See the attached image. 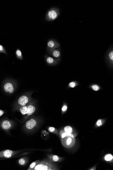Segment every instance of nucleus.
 I'll return each mask as SVG.
<instances>
[{"mask_svg":"<svg viewBox=\"0 0 113 170\" xmlns=\"http://www.w3.org/2000/svg\"><path fill=\"white\" fill-rule=\"evenodd\" d=\"M27 161L25 159L22 158L20 159L19 160V163L20 165H25L27 163Z\"/></svg>","mask_w":113,"mask_h":170,"instance_id":"obj_24","label":"nucleus"},{"mask_svg":"<svg viewBox=\"0 0 113 170\" xmlns=\"http://www.w3.org/2000/svg\"><path fill=\"white\" fill-rule=\"evenodd\" d=\"M40 160L36 161L35 162H33L32 163L31 165H30L29 169H28V170H31L33 169L34 167H36V166L37 164L39 162Z\"/></svg>","mask_w":113,"mask_h":170,"instance_id":"obj_23","label":"nucleus"},{"mask_svg":"<svg viewBox=\"0 0 113 170\" xmlns=\"http://www.w3.org/2000/svg\"><path fill=\"white\" fill-rule=\"evenodd\" d=\"M16 55L18 59L22 60L23 58V55H22V52L21 50L18 49L16 51Z\"/></svg>","mask_w":113,"mask_h":170,"instance_id":"obj_20","label":"nucleus"},{"mask_svg":"<svg viewBox=\"0 0 113 170\" xmlns=\"http://www.w3.org/2000/svg\"><path fill=\"white\" fill-rule=\"evenodd\" d=\"M78 83L76 81H72L70 82L68 84V87L70 88H74L78 86Z\"/></svg>","mask_w":113,"mask_h":170,"instance_id":"obj_22","label":"nucleus"},{"mask_svg":"<svg viewBox=\"0 0 113 170\" xmlns=\"http://www.w3.org/2000/svg\"><path fill=\"white\" fill-rule=\"evenodd\" d=\"M96 167H97L96 165H94V166H93V167H92L90 168V169H88V170H96Z\"/></svg>","mask_w":113,"mask_h":170,"instance_id":"obj_27","label":"nucleus"},{"mask_svg":"<svg viewBox=\"0 0 113 170\" xmlns=\"http://www.w3.org/2000/svg\"><path fill=\"white\" fill-rule=\"evenodd\" d=\"M48 130L49 131V132L52 133H54L56 135H59V133L57 129L54 127H50L48 128Z\"/></svg>","mask_w":113,"mask_h":170,"instance_id":"obj_19","label":"nucleus"},{"mask_svg":"<svg viewBox=\"0 0 113 170\" xmlns=\"http://www.w3.org/2000/svg\"><path fill=\"white\" fill-rule=\"evenodd\" d=\"M68 109V106L67 104L64 103L62 105L61 108V112L62 114H64L67 111Z\"/></svg>","mask_w":113,"mask_h":170,"instance_id":"obj_21","label":"nucleus"},{"mask_svg":"<svg viewBox=\"0 0 113 170\" xmlns=\"http://www.w3.org/2000/svg\"><path fill=\"white\" fill-rule=\"evenodd\" d=\"M47 45L50 48L52 49H56L60 47L59 44L53 40H50L48 42Z\"/></svg>","mask_w":113,"mask_h":170,"instance_id":"obj_9","label":"nucleus"},{"mask_svg":"<svg viewBox=\"0 0 113 170\" xmlns=\"http://www.w3.org/2000/svg\"><path fill=\"white\" fill-rule=\"evenodd\" d=\"M103 160L109 163H113V155L110 153H107L103 158Z\"/></svg>","mask_w":113,"mask_h":170,"instance_id":"obj_11","label":"nucleus"},{"mask_svg":"<svg viewBox=\"0 0 113 170\" xmlns=\"http://www.w3.org/2000/svg\"><path fill=\"white\" fill-rule=\"evenodd\" d=\"M37 123L36 120L33 119H30L25 123L26 128L29 130L33 129L37 125Z\"/></svg>","mask_w":113,"mask_h":170,"instance_id":"obj_5","label":"nucleus"},{"mask_svg":"<svg viewBox=\"0 0 113 170\" xmlns=\"http://www.w3.org/2000/svg\"><path fill=\"white\" fill-rule=\"evenodd\" d=\"M29 99L27 96H23L20 97L18 101V104L22 106H25L29 102Z\"/></svg>","mask_w":113,"mask_h":170,"instance_id":"obj_8","label":"nucleus"},{"mask_svg":"<svg viewBox=\"0 0 113 170\" xmlns=\"http://www.w3.org/2000/svg\"><path fill=\"white\" fill-rule=\"evenodd\" d=\"M108 57L110 61L112 62L113 63V50L109 53Z\"/></svg>","mask_w":113,"mask_h":170,"instance_id":"obj_25","label":"nucleus"},{"mask_svg":"<svg viewBox=\"0 0 113 170\" xmlns=\"http://www.w3.org/2000/svg\"><path fill=\"white\" fill-rule=\"evenodd\" d=\"M19 153L18 151H14L10 150H5L0 152V157L1 158H11Z\"/></svg>","mask_w":113,"mask_h":170,"instance_id":"obj_4","label":"nucleus"},{"mask_svg":"<svg viewBox=\"0 0 113 170\" xmlns=\"http://www.w3.org/2000/svg\"><path fill=\"white\" fill-rule=\"evenodd\" d=\"M20 111L21 114L23 115L27 114L28 111V106H23L20 109Z\"/></svg>","mask_w":113,"mask_h":170,"instance_id":"obj_17","label":"nucleus"},{"mask_svg":"<svg viewBox=\"0 0 113 170\" xmlns=\"http://www.w3.org/2000/svg\"><path fill=\"white\" fill-rule=\"evenodd\" d=\"M89 87L92 90L95 91V92H97V91L100 90L101 89L100 86L96 84L90 85L89 86Z\"/></svg>","mask_w":113,"mask_h":170,"instance_id":"obj_16","label":"nucleus"},{"mask_svg":"<svg viewBox=\"0 0 113 170\" xmlns=\"http://www.w3.org/2000/svg\"><path fill=\"white\" fill-rule=\"evenodd\" d=\"M59 11L58 9L52 8L48 12L45 16V19L48 21H54L59 15Z\"/></svg>","mask_w":113,"mask_h":170,"instance_id":"obj_3","label":"nucleus"},{"mask_svg":"<svg viewBox=\"0 0 113 170\" xmlns=\"http://www.w3.org/2000/svg\"><path fill=\"white\" fill-rule=\"evenodd\" d=\"M33 170H58V168L51 161H41L38 163Z\"/></svg>","mask_w":113,"mask_h":170,"instance_id":"obj_1","label":"nucleus"},{"mask_svg":"<svg viewBox=\"0 0 113 170\" xmlns=\"http://www.w3.org/2000/svg\"><path fill=\"white\" fill-rule=\"evenodd\" d=\"M106 122V119H100L96 121L94 125L95 128H98L103 126Z\"/></svg>","mask_w":113,"mask_h":170,"instance_id":"obj_12","label":"nucleus"},{"mask_svg":"<svg viewBox=\"0 0 113 170\" xmlns=\"http://www.w3.org/2000/svg\"><path fill=\"white\" fill-rule=\"evenodd\" d=\"M64 130L66 133H72H72H73L74 132L73 128L70 126H67L64 127Z\"/></svg>","mask_w":113,"mask_h":170,"instance_id":"obj_18","label":"nucleus"},{"mask_svg":"<svg viewBox=\"0 0 113 170\" xmlns=\"http://www.w3.org/2000/svg\"><path fill=\"white\" fill-rule=\"evenodd\" d=\"M46 62L47 63L50 65H54L56 64L57 63L58 61H59V59H55L54 58L51 57L50 56H48L46 58Z\"/></svg>","mask_w":113,"mask_h":170,"instance_id":"obj_14","label":"nucleus"},{"mask_svg":"<svg viewBox=\"0 0 113 170\" xmlns=\"http://www.w3.org/2000/svg\"><path fill=\"white\" fill-rule=\"evenodd\" d=\"M4 90L6 92H9V94H12L14 92V88L12 84L10 83H7L4 85Z\"/></svg>","mask_w":113,"mask_h":170,"instance_id":"obj_7","label":"nucleus"},{"mask_svg":"<svg viewBox=\"0 0 113 170\" xmlns=\"http://www.w3.org/2000/svg\"><path fill=\"white\" fill-rule=\"evenodd\" d=\"M11 123L8 120H5L2 122L1 127L4 130H9L11 128Z\"/></svg>","mask_w":113,"mask_h":170,"instance_id":"obj_10","label":"nucleus"},{"mask_svg":"<svg viewBox=\"0 0 113 170\" xmlns=\"http://www.w3.org/2000/svg\"><path fill=\"white\" fill-rule=\"evenodd\" d=\"M61 139L62 145L66 148L72 147L75 143V137L72 133L66 135Z\"/></svg>","mask_w":113,"mask_h":170,"instance_id":"obj_2","label":"nucleus"},{"mask_svg":"<svg viewBox=\"0 0 113 170\" xmlns=\"http://www.w3.org/2000/svg\"><path fill=\"white\" fill-rule=\"evenodd\" d=\"M4 114V112L3 110H0V116L1 117L3 116Z\"/></svg>","mask_w":113,"mask_h":170,"instance_id":"obj_28","label":"nucleus"},{"mask_svg":"<svg viewBox=\"0 0 113 170\" xmlns=\"http://www.w3.org/2000/svg\"><path fill=\"white\" fill-rule=\"evenodd\" d=\"M0 52L2 53L5 54H6V52L5 48L3 46L1 45H0Z\"/></svg>","mask_w":113,"mask_h":170,"instance_id":"obj_26","label":"nucleus"},{"mask_svg":"<svg viewBox=\"0 0 113 170\" xmlns=\"http://www.w3.org/2000/svg\"><path fill=\"white\" fill-rule=\"evenodd\" d=\"M50 161L53 162H61L64 159V158L58 156L57 155L52 154L49 155H48Z\"/></svg>","mask_w":113,"mask_h":170,"instance_id":"obj_6","label":"nucleus"},{"mask_svg":"<svg viewBox=\"0 0 113 170\" xmlns=\"http://www.w3.org/2000/svg\"><path fill=\"white\" fill-rule=\"evenodd\" d=\"M36 108L35 106L32 105H30L28 106V111L27 115L28 116H31V115L35 112Z\"/></svg>","mask_w":113,"mask_h":170,"instance_id":"obj_15","label":"nucleus"},{"mask_svg":"<svg viewBox=\"0 0 113 170\" xmlns=\"http://www.w3.org/2000/svg\"><path fill=\"white\" fill-rule=\"evenodd\" d=\"M50 53L55 58H58L60 56V52L58 49H51L50 50Z\"/></svg>","mask_w":113,"mask_h":170,"instance_id":"obj_13","label":"nucleus"}]
</instances>
